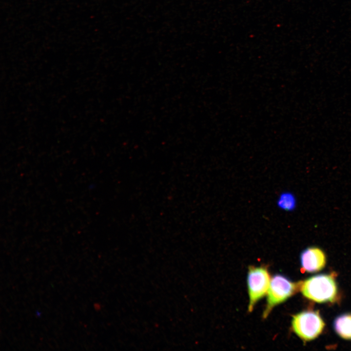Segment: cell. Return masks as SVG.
Masks as SVG:
<instances>
[{"instance_id":"5b68a950","label":"cell","mask_w":351,"mask_h":351,"mask_svg":"<svg viewBox=\"0 0 351 351\" xmlns=\"http://www.w3.org/2000/svg\"><path fill=\"white\" fill-rule=\"evenodd\" d=\"M300 263L305 271L309 273L317 272L325 266L326 255L319 248L308 247L301 253Z\"/></svg>"},{"instance_id":"8992f818","label":"cell","mask_w":351,"mask_h":351,"mask_svg":"<svg viewBox=\"0 0 351 351\" xmlns=\"http://www.w3.org/2000/svg\"><path fill=\"white\" fill-rule=\"evenodd\" d=\"M333 327L341 337L351 340V314H343L337 317L334 321Z\"/></svg>"},{"instance_id":"3957f363","label":"cell","mask_w":351,"mask_h":351,"mask_svg":"<svg viewBox=\"0 0 351 351\" xmlns=\"http://www.w3.org/2000/svg\"><path fill=\"white\" fill-rule=\"evenodd\" d=\"M325 323L319 312L304 311L292 316V327L294 332L305 341L312 340L322 332Z\"/></svg>"},{"instance_id":"6da1fadb","label":"cell","mask_w":351,"mask_h":351,"mask_svg":"<svg viewBox=\"0 0 351 351\" xmlns=\"http://www.w3.org/2000/svg\"><path fill=\"white\" fill-rule=\"evenodd\" d=\"M299 287L305 297L318 303L332 302L337 294L336 282L330 274L312 276L301 282Z\"/></svg>"},{"instance_id":"52a82bcc","label":"cell","mask_w":351,"mask_h":351,"mask_svg":"<svg viewBox=\"0 0 351 351\" xmlns=\"http://www.w3.org/2000/svg\"><path fill=\"white\" fill-rule=\"evenodd\" d=\"M276 204L277 207L285 211H293L296 206V200L294 195L290 192L281 193L277 197Z\"/></svg>"},{"instance_id":"7a4b0ae2","label":"cell","mask_w":351,"mask_h":351,"mask_svg":"<svg viewBox=\"0 0 351 351\" xmlns=\"http://www.w3.org/2000/svg\"><path fill=\"white\" fill-rule=\"evenodd\" d=\"M299 285L282 274H277L273 276L266 294V305L263 312V317L266 318L273 308L292 296Z\"/></svg>"},{"instance_id":"277c9868","label":"cell","mask_w":351,"mask_h":351,"mask_svg":"<svg viewBox=\"0 0 351 351\" xmlns=\"http://www.w3.org/2000/svg\"><path fill=\"white\" fill-rule=\"evenodd\" d=\"M271 278L265 266H250L247 274L249 295L248 311L252 312L256 304L266 295Z\"/></svg>"}]
</instances>
